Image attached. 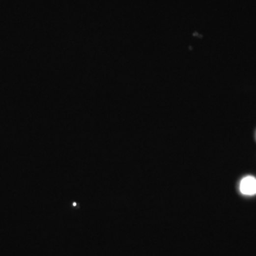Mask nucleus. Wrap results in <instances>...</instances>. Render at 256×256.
<instances>
[{
  "mask_svg": "<svg viewBox=\"0 0 256 256\" xmlns=\"http://www.w3.org/2000/svg\"><path fill=\"white\" fill-rule=\"evenodd\" d=\"M240 190L243 195H254L256 194V179L253 176H246L241 181Z\"/></svg>",
  "mask_w": 256,
  "mask_h": 256,
  "instance_id": "1",
  "label": "nucleus"
}]
</instances>
